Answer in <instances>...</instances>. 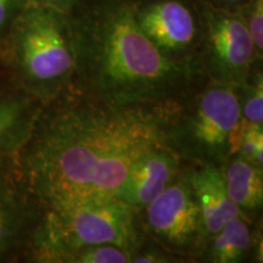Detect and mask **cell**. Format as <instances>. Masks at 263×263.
Wrapping results in <instances>:
<instances>
[{
    "instance_id": "cell-1",
    "label": "cell",
    "mask_w": 263,
    "mask_h": 263,
    "mask_svg": "<svg viewBox=\"0 0 263 263\" xmlns=\"http://www.w3.org/2000/svg\"><path fill=\"white\" fill-rule=\"evenodd\" d=\"M174 106H114L73 85L43 105L17 154L39 212L115 197L138 157L162 145Z\"/></svg>"
},
{
    "instance_id": "cell-2",
    "label": "cell",
    "mask_w": 263,
    "mask_h": 263,
    "mask_svg": "<svg viewBox=\"0 0 263 263\" xmlns=\"http://www.w3.org/2000/svg\"><path fill=\"white\" fill-rule=\"evenodd\" d=\"M74 47L72 85L114 106H173L207 81L171 60L144 34L134 0H80L68 11Z\"/></svg>"
},
{
    "instance_id": "cell-3",
    "label": "cell",
    "mask_w": 263,
    "mask_h": 263,
    "mask_svg": "<svg viewBox=\"0 0 263 263\" xmlns=\"http://www.w3.org/2000/svg\"><path fill=\"white\" fill-rule=\"evenodd\" d=\"M12 81L43 104L72 85L74 47L68 12L29 3L12 26L2 54Z\"/></svg>"
},
{
    "instance_id": "cell-4",
    "label": "cell",
    "mask_w": 263,
    "mask_h": 263,
    "mask_svg": "<svg viewBox=\"0 0 263 263\" xmlns=\"http://www.w3.org/2000/svg\"><path fill=\"white\" fill-rule=\"evenodd\" d=\"M145 238L139 210L111 197L42 211L22 258L64 263L72 252L100 244L118 245L134 252Z\"/></svg>"
},
{
    "instance_id": "cell-5",
    "label": "cell",
    "mask_w": 263,
    "mask_h": 263,
    "mask_svg": "<svg viewBox=\"0 0 263 263\" xmlns=\"http://www.w3.org/2000/svg\"><path fill=\"white\" fill-rule=\"evenodd\" d=\"M240 122L236 88L206 81L173 107L161 144L192 166L221 167L236 154Z\"/></svg>"
},
{
    "instance_id": "cell-6",
    "label": "cell",
    "mask_w": 263,
    "mask_h": 263,
    "mask_svg": "<svg viewBox=\"0 0 263 263\" xmlns=\"http://www.w3.org/2000/svg\"><path fill=\"white\" fill-rule=\"evenodd\" d=\"M139 219L147 239L186 262L197 261L205 235L190 182V164L156 199L139 210Z\"/></svg>"
},
{
    "instance_id": "cell-7",
    "label": "cell",
    "mask_w": 263,
    "mask_h": 263,
    "mask_svg": "<svg viewBox=\"0 0 263 263\" xmlns=\"http://www.w3.org/2000/svg\"><path fill=\"white\" fill-rule=\"evenodd\" d=\"M201 17L200 60L206 80L239 88L262 59L239 11L196 0Z\"/></svg>"
},
{
    "instance_id": "cell-8",
    "label": "cell",
    "mask_w": 263,
    "mask_h": 263,
    "mask_svg": "<svg viewBox=\"0 0 263 263\" xmlns=\"http://www.w3.org/2000/svg\"><path fill=\"white\" fill-rule=\"evenodd\" d=\"M144 34L171 60L202 70L201 17L196 0H134Z\"/></svg>"
},
{
    "instance_id": "cell-9",
    "label": "cell",
    "mask_w": 263,
    "mask_h": 263,
    "mask_svg": "<svg viewBox=\"0 0 263 263\" xmlns=\"http://www.w3.org/2000/svg\"><path fill=\"white\" fill-rule=\"evenodd\" d=\"M16 155L0 156V262L22 258L39 218Z\"/></svg>"
},
{
    "instance_id": "cell-10",
    "label": "cell",
    "mask_w": 263,
    "mask_h": 263,
    "mask_svg": "<svg viewBox=\"0 0 263 263\" xmlns=\"http://www.w3.org/2000/svg\"><path fill=\"white\" fill-rule=\"evenodd\" d=\"M188 164L162 145L147 150L132 164L115 197L137 210L156 199Z\"/></svg>"
},
{
    "instance_id": "cell-11",
    "label": "cell",
    "mask_w": 263,
    "mask_h": 263,
    "mask_svg": "<svg viewBox=\"0 0 263 263\" xmlns=\"http://www.w3.org/2000/svg\"><path fill=\"white\" fill-rule=\"evenodd\" d=\"M43 105L15 82L0 87V156L18 154L31 136Z\"/></svg>"
},
{
    "instance_id": "cell-12",
    "label": "cell",
    "mask_w": 263,
    "mask_h": 263,
    "mask_svg": "<svg viewBox=\"0 0 263 263\" xmlns=\"http://www.w3.org/2000/svg\"><path fill=\"white\" fill-rule=\"evenodd\" d=\"M190 182L199 205L205 240L218 232L229 219L242 216L228 195L221 167L190 164Z\"/></svg>"
},
{
    "instance_id": "cell-13",
    "label": "cell",
    "mask_w": 263,
    "mask_h": 263,
    "mask_svg": "<svg viewBox=\"0 0 263 263\" xmlns=\"http://www.w3.org/2000/svg\"><path fill=\"white\" fill-rule=\"evenodd\" d=\"M221 172L230 200L252 223V218L262 212L263 167L235 154L222 164Z\"/></svg>"
},
{
    "instance_id": "cell-14",
    "label": "cell",
    "mask_w": 263,
    "mask_h": 263,
    "mask_svg": "<svg viewBox=\"0 0 263 263\" xmlns=\"http://www.w3.org/2000/svg\"><path fill=\"white\" fill-rule=\"evenodd\" d=\"M257 254V233L251 222L239 216L229 219L218 232L203 242L197 261L210 263H239Z\"/></svg>"
},
{
    "instance_id": "cell-15",
    "label": "cell",
    "mask_w": 263,
    "mask_h": 263,
    "mask_svg": "<svg viewBox=\"0 0 263 263\" xmlns=\"http://www.w3.org/2000/svg\"><path fill=\"white\" fill-rule=\"evenodd\" d=\"M261 64L256 65L248 81L236 88L241 120L263 124V74Z\"/></svg>"
},
{
    "instance_id": "cell-16",
    "label": "cell",
    "mask_w": 263,
    "mask_h": 263,
    "mask_svg": "<svg viewBox=\"0 0 263 263\" xmlns=\"http://www.w3.org/2000/svg\"><path fill=\"white\" fill-rule=\"evenodd\" d=\"M134 252L114 244L89 246L70 254L64 263H130Z\"/></svg>"
},
{
    "instance_id": "cell-17",
    "label": "cell",
    "mask_w": 263,
    "mask_h": 263,
    "mask_svg": "<svg viewBox=\"0 0 263 263\" xmlns=\"http://www.w3.org/2000/svg\"><path fill=\"white\" fill-rule=\"evenodd\" d=\"M236 154L250 162L263 167V124L241 120Z\"/></svg>"
},
{
    "instance_id": "cell-18",
    "label": "cell",
    "mask_w": 263,
    "mask_h": 263,
    "mask_svg": "<svg viewBox=\"0 0 263 263\" xmlns=\"http://www.w3.org/2000/svg\"><path fill=\"white\" fill-rule=\"evenodd\" d=\"M244 24L254 42L258 58L263 57V0H248L239 9Z\"/></svg>"
},
{
    "instance_id": "cell-19",
    "label": "cell",
    "mask_w": 263,
    "mask_h": 263,
    "mask_svg": "<svg viewBox=\"0 0 263 263\" xmlns=\"http://www.w3.org/2000/svg\"><path fill=\"white\" fill-rule=\"evenodd\" d=\"M186 262L185 259L161 248L153 240L145 238L144 242L134 251L130 263H179Z\"/></svg>"
},
{
    "instance_id": "cell-20",
    "label": "cell",
    "mask_w": 263,
    "mask_h": 263,
    "mask_svg": "<svg viewBox=\"0 0 263 263\" xmlns=\"http://www.w3.org/2000/svg\"><path fill=\"white\" fill-rule=\"evenodd\" d=\"M28 4L29 0H0V54L15 21Z\"/></svg>"
},
{
    "instance_id": "cell-21",
    "label": "cell",
    "mask_w": 263,
    "mask_h": 263,
    "mask_svg": "<svg viewBox=\"0 0 263 263\" xmlns=\"http://www.w3.org/2000/svg\"><path fill=\"white\" fill-rule=\"evenodd\" d=\"M78 2L80 0H29V3H33V4L49 6V8L61 10L65 12L70 11Z\"/></svg>"
},
{
    "instance_id": "cell-22",
    "label": "cell",
    "mask_w": 263,
    "mask_h": 263,
    "mask_svg": "<svg viewBox=\"0 0 263 263\" xmlns=\"http://www.w3.org/2000/svg\"><path fill=\"white\" fill-rule=\"evenodd\" d=\"M206 4L215 6L218 9L232 10V11H239V9L245 4L248 0H201Z\"/></svg>"
}]
</instances>
